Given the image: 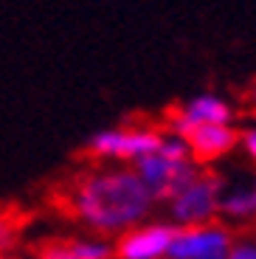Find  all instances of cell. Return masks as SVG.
I'll return each instance as SVG.
<instances>
[{"label": "cell", "mask_w": 256, "mask_h": 259, "mask_svg": "<svg viewBox=\"0 0 256 259\" xmlns=\"http://www.w3.org/2000/svg\"><path fill=\"white\" fill-rule=\"evenodd\" d=\"M155 197L133 166L90 169L71 189V211L93 234H118L147 223Z\"/></svg>", "instance_id": "obj_1"}, {"label": "cell", "mask_w": 256, "mask_h": 259, "mask_svg": "<svg viewBox=\"0 0 256 259\" xmlns=\"http://www.w3.org/2000/svg\"><path fill=\"white\" fill-rule=\"evenodd\" d=\"M133 169H135V175L141 178V183L147 186V192L155 197V203L169 200L175 192H180L200 172V166L189 155L186 141L172 136V133H163V141H160L158 152L138 161Z\"/></svg>", "instance_id": "obj_2"}, {"label": "cell", "mask_w": 256, "mask_h": 259, "mask_svg": "<svg viewBox=\"0 0 256 259\" xmlns=\"http://www.w3.org/2000/svg\"><path fill=\"white\" fill-rule=\"evenodd\" d=\"M220 200H223V181H220V175L200 169L197 178H192L180 192H175L166 200L169 217H172L169 223L175 228L214 223V217L220 214Z\"/></svg>", "instance_id": "obj_3"}, {"label": "cell", "mask_w": 256, "mask_h": 259, "mask_svg": "<svg viewBox=\"0 0 256 259\" xmlns=\"http://www.w3.org/2000/svg\"><path fill=\"white\" fill-rule=\"evenodd\" d=\"M163 141V130L158 127H107L93 133L88 141V152L99 161L138 163L158 152Z\"/></svg>", "instance_id": "obj_4"}, {"label": "cell", "mask_w": 256, "mask_h": 259, "mask_svg": "<svg viewBox=\"0 0 256 259\" xmlns=\"http://www.w3.org/2000/svg\"><path fill=\"white\" fill-rule=\"evenodd\" d=\"M166 130L186 141L194 163L217 161V158L228 155L231 149L239 144V133L234 124H192L186 121L178 110H172L166 116Z\"/></svg>", "instance_id": "obj_5"}, {"label": "cell", "mask_w": 256, "mask_h": 259, "mask_svg": "<svg viewBox=\"0 0 256 259\" xmlns=\"http://www.w3.org/2000/svg\"><path fill=\"white\" fill-rule=\"evenodd\" d=\"M234 251V237L223 223L186 226L175 231L166 259H228Z\"/></svg>", "instance_id": "obj_6"}, {"label": "cell", "mask_w": 256, "mask_h": 259, "mask_svg": "<svg viewBox=\"0 0 256 259\" xmlns=\"http://www.w3.org/2000/svg\"><path fill=\"white\" fill-rule=\"evenodd\" d=\"M175 231L172 223H141L113 242L115 259H166Z\"/></svg>", "instance_id": "obj_7"}, {"label": "cell", "mask_w": 256, "mask_h": 259, "mask_svg": "<svg viewBox=\"0 0 256 259\" xmlns=\"http://www.w3.org/2000/svg\"><path fill=\"white\" fill-rule=\"evenodd\" d=\"M178 113L192 124H234V107L220 93H197L186 99L178 107Z\"/></svg>", "instance_id": "obj_8"}, {"label": "cell", "mask_w": 256, "mask_h": 259, "mask_svg": "<svg viewBox=\"0 0 256 259\" xmlns=\"http://www.w3.org/2000/svg\"><path fill=\"white\" fill-rule=\"evenodd\" d=\"M220 214L228 220H253L256 217V178L234 189H223Z\"/></svg>", "instance_id": "obj_9"}, {"label": "cell", "mask_w": 256, "mask_h": 259, "mask_svg": "<svg viewBox=\"0 0 256 259\" xmlns=\"http://www.w3.org/2000/svg\"><path fill=\"white\" fill-rule=\"evenodd\" d=\"M68 245H71L76 259H115V245L104 237H99V234L68 240Z\"/></svg>", "instance_id": "obj_10"}, {"label": "cell", "mask_w": 256, "mask_h": 259, "mask_svg": "<svg viewBox=\"0 0 256 259\" xmlns=\"http://www.w3.org/2000/svg\"><path fill=\"white\" fill-rule=\"evenodd\" d=\"M37 259H76L71 251L68 242H48V245L39 248V256Z\"/></svg>", "instance_id": "obj_11"}, {"label": "cell", "mask_w": 256, "mask_h": 259, "mask_svg": "<svg viewBox=\"0 0 256 259\" xmlns=\"http://www.w3.org/2000/svg\"><path fill=\"white\" fill-rule=\"evenodd\" d=\"M239 144H242L245 155H248L250 161L256 163V124H253V127H248V130H242V133H239Z\"/></svg>", "instance_id": "obj_12"}, {"label": "cell", "mask_w": 256, "mask_h": 259, "mask_svg": "<svg viewBox=\"0 0 256 259\" xmlns=\"http://www.w3.org/2000/svg\"><path fill=\"white\" fill-rule=\"evenodd\" d=\"M228 259H256V240L234 242V251H231Z\"/></svg>", "instance_id": "obj_13"}, {"label": "cell", "mask_w": 256, "mask_h": 259, "mask_svg": "<svg viewBox=\"0 0 256 259\" xmlns=\"http://www.w3.org/2000/svg\"><path fill=\"white\" fill-rule=\"evenodd\" d=\"M14 240H17V231H14L12 223L0 220V253H6L9 248L14 245Z\"/></svg>", "instance_id": "obj_14"}, {"label": "cell", "mask_w": 256, "mask_h": 259, "mask_svg": "<svg viewBox=\"0 0 256 259\" xmlns=\"http://www.w3.org/2000/svg\"><path fill=\"white\" fill-rule=\"evenodd\" d=\"M245 102H248V107L256 113V79L250 82V88H248V93H245Z\"/></svg>", "instance_id": "obj_15"}]
</instances>
